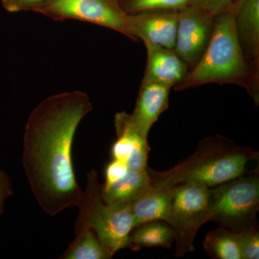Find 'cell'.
<instances>
[{
  "mask_svg": "<svg viewBox=\"0 0 259 259\" xmlns=\"http://www.w3.org/2000/svg\"><path fill=\"white\" fill-rule=\"evenodd\" d=\"M37 13L56 20L72 19L95 24L138 41L133 32L132 15L124 11L118 0H49Z\"/></svg>",
  "mask_w": 259,
  "mask_h": 259,
  "instance_id": "7",
  "label": "cell"
},
{
  "mask_svg": "<svg viewBox=\"0 0 259 259\" xmlns=\"http://www.w3.org/2000/svg\"><path fill=\"white\" fill-rule=\"evenodd\" d=\"M209 192L210 221L237 233L258 223V168L209 187Z\"/></svg>",
  "mask_w": 259,
  "mask_h": 259,
  "instance_id": "5",
  "label": "cell"
},
{
  "mask_svg": "<svg viewBox=\"0 0 259 259\" xmlns=\"http://www.w3.org/2000/svg\"><path fill=\"white\" fill-rule=\"evenodd\" d=\"M233 12L235 32L243 55L259 74V0H238Z\"/></svg>",
  "mask_w": 259,
  "mask_h": 259,
  "instance_id": "11",
  "label": "cell"
},
{
  "mask_svg": "<svg viewBox=\"0 0 259 259\" xmlns=\"http://www.w3.org/2000/svg\"><path fill=\"white\" fill-rule=\"evenodd\" d=\"M207 83L242 87L258 105L259 74L245 61L238 44L233 10L215 15L212 37L203 55L185 80L173 89L182 91Z\"/></svg>",
  "mask_w": 259,
  "mask_h": 259,
  "instance_id": "3",
  "label": "cell"
},
{
  "mask_svg": "<svg viewBox=\"0 0 259 259\" xmlns=\"http://www.w3.org/2000/svg\"><path fill=\"white\" fill-rule=\"evenodd\" d=\"M204 249L213 259H242L239 233L221 228L207 233Z\"/></svg>",
  "mask_w": 259,
  "mask_h": 259,
  "instance_id": "18",
  "label": "cell"
},
{
  "mask_svg": "<svg viewBox=\"0 0 259 259\" xmlns=\"http://www.w3.org/2000/svg\"><path fill=\"white\" fill-rule=\"evenodd\" d=\"M129 15L154 10H180L191 5V0H118Z\"/></svg>",
  "mask_w": 259,
  "mask_h": 259,
  "instance_id": "19",
  "label": "cell"
},
{
  "mask_svg": "<svg viewBox=\"0 0 259 259\" xmlns=\"http://www.w3.org/2000/svg\"><path fill=\"white\" fill-rule=\"evenodd\" d=\"M49 0H2L3 7L10 13L22 11L37 12Z\"/></svg>",
  "mask_w": 259,
  "mask_h": 259,
  "instance_id": "22",
  "label": "cell"
},
{
  "mask_svg": "<svg viewBox=\"0 0 259 259\" xmlns=\"http://www.w3.org/2000/svg\"><path fill=\"white\" fill-rule=\"evenodd\" d=\"M151 178L145 171H131L110 185H102L104 202L114 208H129L130 205L151 185Z\"/></svg>",
  "mask_w": 259,
  "mask_h": 259,
  "instance_id": "14",
  "label": "cell"
},
{
  "mask_svg": "<svg viewBox=\"0 0 259 259\" xmlns=\"http://www.w3.org/2000/svg\"><path fill=\"white\" fill-rule=\"evenodd\" d=\"M128 170L123 162L112 159L105 168V181L103 185H110L112 182L122 178Z\"/></svg>",
  "mask_w": 259,
  "mask_h": 259,
  "instance_id": "23",
  "label": "cell"
},
{
  "mask_svg": "<svg viewBox=\"0 0 259 259\" xmlns=\"http://www.w3.org/2000/svg\"><path fill=\"white\" fill-rule=\"evenodd\" d=\"M12 194L13 190L9 177L3 170H0V216L3 214L5 201Z\"/></svg>",
  "mask_w": 259,
  "mask_h": 259,
  "instance_id": "24",
  "label": "cell"
},
{
  "mask_svg": "<svg viewBox=\"0 0 259 259\" xmlns=\"http://www.w3.org/2000/svg\"><path fill=\"white\" fill-rule=\"evenodd\" d=\"M214 17L193 5L179 10L174 50L185 61L190 71L200 60L208 46L214 30Z\"/></svg>",
  "mask_w": 259,
  "mask_h": 259,
  "instance_id": "8",
  "label": "cell"
},
{
  "mask_svg": "<svg viewBox=\"0 0 259 259\" xmlns=\"http://www.w3.org/2000/svg\"><path fill=\"white\" fill-rule=\"evenodd\" d=\"M171 190V207L166 223L175 233V256L183 257L194 251L197 231L202 225L210 221L209 187L187 182Z\"/></svg>",
  "mask_w": 259,
  "mask_h": 259,
  "instance_id": "6",
  "label": "cell"
},
{
  "mask_svg": "<svg viewBox=\"0 0 259 259\" xmlns=\"http://www.w3.org/2000/svg\"><path fill=\"white\" fill-rule=\"evenodd\" d=\"M147 62L142 81H153L174 88L187 77L190 69L174 49L145 42Z\"/></svg>",
  "mask_w": 259,
  "mask_h": 259,
  "instance_id": "12",
  "label": "cell"
},
{
  "mask_svg": "<svg viewBox=\"0 0 259 259\" xmlns=\"http://www.w3.org/2000/svg\"><path fill=\"white\" fill-rule=\"evenodd\" d=\"M101 190L97 172L92 169L88 175L87 187L78 205L79 211L75 222V233L91 228L102 244L114 255L124 248L134 250L130 240V235L135 228L132 213L129 208H114L105 203Z\"/></svg>",
  "mask_w": 259,
  "mask_h": 259,
  "instance_id": "4",
  "label": "cell"
},
{
  "mask_svg": "<svg viewBox=\"0 0 259 259\" xmlns=\"http://www.w3.org/2000/svg\"><path fill=\"white\" fill-rule=\"evenodd\" d=\"M113 253L107 249L91 228L75 233V239L61 255L64 259H110Z\"/></svg>",
  "mask_w": 259,
  "mask_h": 259,
  "instance_id": "17",
  "label": "cell"
},
{
  "mask_svg": "<svg viewBox=\"0 0 259 259\" xmlns=\"http://www.w3.org/2000/svg\"><path fill=\"white\" fill-rule=\"evenodd\" d=\"M130 240L134 251L151 247L170 248L175 242V235L168 223L156 221L136 227L131 232Z\"/></svg>",
  "mask_w": 259,
  "mask_h": 259,
  "instance_id": "16",
  "label": "cell"
},
{
  "mask_svg": "<svg viewBox=\"0 0 259 259\" xmlns=\"http://www.w3.org/2000/svg\"><path fill=\"white\" fill-rule=\"evenodd\" d=\"M238 233H239L242 259H258V223H255L238 232Z\"/></svg>",
  "mask_w": 259,
  "mask_h": 259,
  "instance_id": "20",
  "label": "cell"
},
{
  "mask_svg": "<svg viewBox=\"0 0 259 259\" xmlns=\"http://www.w3.org/2000/svg\"><path fill=\"white\" fill-rule=\"evenodd\" d=\"M115 127L117 140L111 148L112 159L123 162L131 171H145L150 151L148 139L136 131L125 111L116 114Z\"/></svg>",
  "mask_w": 259,
  "mask_h": 259,
  "instance_id": "9",
  "label": "cell"
},
{
  "mask_svg": "<svg viewBox=\"0 0 259 259\" xmlns=\"http://www.w3.org/2000/svg\"><path fill=\"white\" fill-rule=\"evenodd\" d=\"M132 15L136 40L174 49L176 42L179 10H154Z\"/></svg>",
  "mask_w": 259,
  "mask_h": 259,
  "instance_id": "10",
  "label": "cell"
},
{
  "mask_svg": "<svg viewBox=\"0 0 259 259\" xmlns=\"http://www.w3.org/2000/svg\"><path fill=\"white\" fill-rule=\"evenodd\" d=\"M92 110L82 92L58 94L40 102L25 125L24 170L37 203L49 215L79 205L82 198L71 150L78 126Z\"/></svg>",
  "mask_w": 259,
  "mask_h": 259,
  "instance_id": "1",
  "label": "cell"
},
{
  "mask_svg": "<svg viewBox=\"0 0 259 259\" xmlns=\"http://www.w3.org/2000/svg\"><path fill=\"white\" fill-rule=\"evenodd\" d=\"M171 197V189L156 187L151 182L149 187L130 205V211L134 218L135 228L151 221L166 222Z\"/></svg>",
  "mask_w": 259,
  "mask_h": 259,
  "instance_id": "15",
  "label": "cell"
},
{
  "mask_svg": "<svg viewBox=\"0 0 259 259\" xmlns=\"http://www.w3.org/2000/svg\"><path fill=\"white\" fill-rule=\"evenodd\" d=\"M238 2V0H191V5L199 7L211 14L216 15L233 10Z\"/></svg>",
  "mask_w": 259,
  "mask_h": 259,
  "instance_id": "21",
  "label": "cell"
},
{
  "mask_svg": "<svg viewBox=\"0 0 259 259\" xmlns=\"http://www.w3.org/2000/svg\"><path fill=\"white\" fill-rule=\"evenodd\" d=\"M258 156L251 147L214 135L201 140L192 156L169 169L156 171L147 167L146 171L151 185L167 190L187 182L213 187L241 176L247 163Z\"/></svg>",
  "mask_w": 259,
  "mask_h": 259,
  "instance_id": "2",
  "label": "cell"
},
{
  "mask_svg": "<svg viewBox=\"0 0 259 259\" xmlns=\"http://www.w3.org/2000/svg\"><path fill=\"white\" fill-rule=\"evenodd\" d=\"M171 88L162 83L142 81L136 107L130 115L136 131L148 139V133L158 117L168 107Z\"/></svg>",
  "mask_w": 259,
  "mask_h": 259,
  "instance_id": "13",
  "label": "cell"
}]
</instances>
